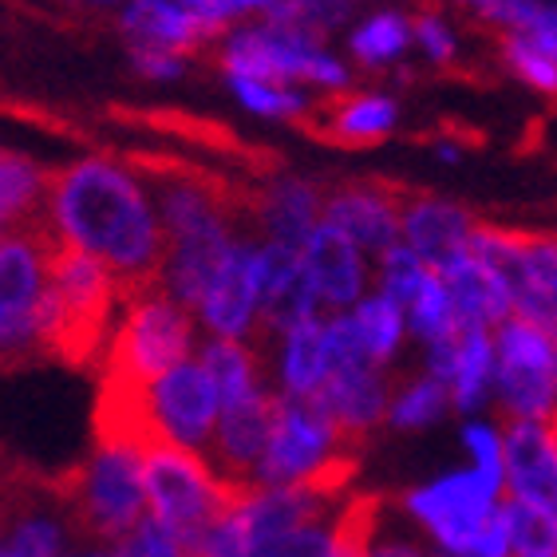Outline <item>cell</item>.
I'll return each instance as SVG.
<instances>
[{"label": "cell", "mask_w": 557, "mask_h": 557, "mask_svg": "<svg viewBox=\"0 0 557 557\" xmlns=\"http://www.w3.org/2000/svg\"><path fill=\"white\" fill-rule=\"evenodd\" d=\"M317 289H312V277L305 269L300 249L277 246V242H265L261 246V317L265 333H289L297 324L312 321L317 317Z\"/></svg>", "instance_id": "obj_15"}, {"label": "cell", "mask_w": 557, "mask_h": 557, "mask_svg": "<svg viewBox=\"0 0 557 557\" xmlns=\"http://www.w3.org/2000/svg\"><path fill=\"white\" fill-rule=\"evenodd\" d=\"M123 33L131 36V44H154V48L178 55L194 52L202 40L218 36L183 0H131L123 12Z\"/></svg>", "instance_id": "obj_22"}, {"label": "cell", "mask_w": 557, "mask_h": 557, "mask_svg": "<svg viewBox=\"0 0 557 557\" xmlns=\"http://www.w3.org/2000/svg\"><path fill=\"white\" fill-rule=\"evenodd\" d=\"M300 258L312 277V289L329 309H344V305H360L364 293V261H360V246L352 237L341 234L336 225L321 222L312 230V237L300 246Z\"/></svg>", "instance_id": "obj_17"}, {"label": "cell", "mask_w": 557, "mask_h": 557, "mask_svg": "<svg viewBox=\"0 0 557 557\" xmlns=\"http://www.w3.org/2000/svg\"><path fill=\"white\" fill-rule=\"evenodd\" d=\"M202 368L210 372L214 380L218 396H222V408L237 404V399H249L258 396L261 384H258V360L249 352L242 341H230V336H214V341L202 348Z\"/></svg>", "instance_id": "obj_25"}, {"label": "cell", "mask_w": 557, "mask_h": 557, "mask_svg": "<svg viewBox=\"0 0 557 557\" xmlns=\"http://www.w3.org/2000/svg\"><path fill=\"white\" fill-rule=\"evenodd\" d=\"M4 546L21 557H64V525L44 515H24L12 522Z\"/></svg>", "instance_id": "obj_38"}, {"label": "cell", "mask_w": 557, "mask_h": 557, "mask_svg": "<svg viewBox=\"0 0 557 557\" xmlns=\"http://www.w3.org/2000/svg\"><path fill=\"white\" fill-rule=\"evenodd\" d=\"M64 506L87 537L119 546L147 518L143 455L119 443H96V455L64 486Z\"/></svg>", "instance_id": "obj_6"}, {"label": "cell", "mask_w": 557, "mask_h": 557, "mask_svg": "<svg viewBox=\"0 0 557 557\" xmlns=\"http://www.w3.org/2000/svg\"><path fill=\"white\" fill-rule=\"evenodd\" d=\"M123 305V321L115 324V336L103 352L99 387L150 392L162 375L190 360L194 321L186 305H178L166 289H147Z\"/></svg>", "instance_id": "obj_3"}, {"label": "cell", "mask_w": 557, "mask_h": 557, "mask_svg": "<svg viewBox=\"0 0 557 557\" xmlns=\"http://www.w3.org/2000/svg\"><path fill=\"white\" fill-rule=\"evenodd\" d=\"M356 450L344 440L329 411L317 399L285 396L277 404V423H273V440L265 447V459L258 467V486H293L305 483L312 474L329 467L336 455Z\"/></svg>", "instance_id": "obj_9"}, {"label": "cell", "mask_w": 557, "mask_h": 557, "mask_svg": "<svg viewBox=\"0 0 557 557\" xmlns=\"http://www.w3.org/2000/svg\"><path fill=\"white\" fill-rule=\"evenodd\" d=\"M48 222L67 246L111 269L123 300L162 289L171 253L166 225L119 162L91 154L55 171L48 186Z\"/></svg>", "instance_id": "obj_1"}, {"label": "cell", "mask_w": 557, "mask_h": 557, "mask_svg": "<svg viewBox=\"0 0 557 557\" xmlns=\"http://www.w3.org/2000/svg\"><path fill=\"white\" fill-rule=\"evenodd\" d=\"M428 273H431V265L419 258L408 242L380 253V293L392 297L396 305H404V309L411 305V297L419 293V285H423Z\"/></svg>", "instance_id": "obj_34"}, {"label": "cell", "mask_w": 557, "mask_h": 557, "mask_svg": "<svg viewBox=\"0 0 557 557\" xmlns=\"http://www.w3.org/2000/svg\"><path fill=\"white\" fill-rule=\"evenodd\" d=\"M440 273H443V281H447L455 312H459V321L467 324V329H494V324L510 321L515 300H510L503 273L486 258H479L474 249L459 253V258L450 261V265H443Z\"/></svg>", "instance_id": "obj_19"}, {"label": "cell", "mask_w": 557, "mask_h": 557, "mask_svg": "<svg viewBox=\"0 0 557 557\" xmlns=\"http://www.w3.org/2000/svg\"><path fill=\"white\" fill-rule=\"evenodd\" d=\"M396 103L387 96H344L333 91L317 111H305V127L321 139L344 143V147H368L396 131Z\"/></svg>", "instance_id": "obj_21"}, {"label": "cell", "mask_w": 557, "mask_h": 557, "mask_svg": "<svg viewBox=\"0 0 557 557\" xmlns=\"http://www.w3.org/2000/svg\"><path fill=\"white\" fill-rule=\"evenodd\" d=\"M312 399L329 411V419L341 428V435L348 443H360L392 411V392H387V380L380 375V368H344V372H333Z\"/></svg>", "instance_id": "obj_18"}, {"label": "cell", "mask_w": 557, "mask_h": 557, "mask_svg": "<svg viewBox=\"0 0 557 557\" xmlns=\"http://www.w3.org/2000/svg\"><path fill=\"white\" fill-rule=\"evenodd\" d=\"M48 186L52 174H44L28 154L0 150V234L48 218Z\"/></svg>", "instance_id": "obj_23"}, {"label": "cell", "mask_w": 557, "mask_h": 557, "mask_svg": "<svg viewBox=\"0 0 557 557\" xmlns=\"http://www.w3.org/2000/svg\"><path fill=\"white\" fill-rule=\"evenodd\" d=\"M549 419H557V408H554V416H549Z\"/></svg>", "instance_id": "obj_51"}, {"label": "cell", "mask_w": 557, "mask_h": 557, "mask_svg": "<svg viewBox=\"0 0 557 557\" xmlns=\"http://www.w3.org/2000/svg\"><path fill=\"white\" fill-rule=\"evenodd\" d=\"M198 312H202L206 329L214 336L242 341L253 329V321L261 317V246L237 242L225 253Z\"/></svg>", "instance_id": "obj_14"}, {"label": "cell", "mask_w": 557, "mask_h": 557, "mask_svg": "<svg viewBox=\"0 0 557 557\" xmlns=\"http://www.w3.org/2000/svg\"><path fill=\"white\" fill-rule=\"evenodd\" d=\"M510 557H557V515L534 503L510 498Z\"/></svg>", "instance_id": "obj_31"}, {"label": "cell", "mask_w": 557, "mask_h": 557, "mask_svg": "<svg viewBox=\"0 0 557 557\" xmlns=\"http://www.w3.org/2000/svg\"><path fill=\"white\" fill-rule=\"evenodd\" d=\"M462 435H467V450L474 455V471H483L486 479H494V483L503 486L506 450H503V440H498V431L486 428V423H471Z\"/></svg>", "instance_id": "obj_39"}, {"label": "cell", "mask_w": 557, "mask_h": 557, "mask_svg": "<svg viewBox=\"0 0 557 557\" xmlns=\"http://www.w3.org/2000/svg\"><path fill=\"white\" fill-rule=\"evenodd\" d=\"M408 194H411L408 186H387V183L344 186V190L324 198V222L352 237L360 249L384 253V249L399 246Z\"/></svg>", "instance_id": "obj_13"}, {"label": "cell", "mask_w": 557, "mask_h": 557, "mask_svg": "<svg viewBox=\"0 0 557 557\" xmlns=\"http://www.w3.org/2000/svg\"><path fill=\"white\" fill-rule=\"evenodd\" d=\"M411 33H416V40L423 44V52H428L435 64H450V55H455V36L447 33V24H443L435 12H419L416 21H411Z\"/></svg>", "instance_id": "obj_41"}, {"label": "cell", "mask_w": 557, "mask_h": 557, "mask_svg": "<svg viewBox=\"0 0 557 557\" xmlns=\"http://www.w3.org/2000/svg\"><path fill=\"white\" fill-rule=\"evenodd\" d=\"M534 40H537V44H542V48H546V52H549V55H554V60H557V33H546V36H534Z\"/></svg>", "instance_id": "obj_46"}, {"label": "cell", "mask_w": 557, "mask_h": 557, "mask_svg": "<svg viewBox=\"0 0 557 557\" xmlns=\"http://www.w3.org/2000/svg\"><path fill=\"white\" fill-rule=\"evenodd\" d=\"M115 300H123V293H119L111 269L84 249L67 246L64 237H55L48 297H44L40 317L44 356L64 360L72 368L91 364L103 348Z\"/></svg>", "instance_id": "obj_2"}, {"label": "cell", "mask_w": 557, "mask_h": 557, "mask_svg": "<svg viewBox=\"0 0 557 557\" xmlns=\"http://www.w3.org/2000/svg\"><path fill=\"white\" fill-rule=\"evenodd\" d=\"M111 557H139V554H135V549H131L127 542H119V546L111 549Z\"/></svg>", "instance_id": "obj_47"}, {"label": "cell", "mask_w": 557, "mask_h": 557, "mask_svg": "<svg viewBox=\"0 0 557 557\" xmlns=\"http://www.w3.org/2000/svg\"><path fill=\"white\" fill-rule=\"evenodd\" d=\"M246 214L265 230L269 242L300 249L312 237V230L324 222V198L309 183H273L265 190L249 194Z\"/></svg>", "instance_id": "obj_20"}, {"label": "cell", "mask_w": 557, "mask_h": 557, "mask_svg": "<svg viewBox=\"0 0 557 557\" xmlns=\"http://www.w3.org/2000/svg\"><path fill=\"white\" fill-rule=\"evenodd\" d=\"M368 557H435V549L419 546L411 537H384V542H380V534H375V546Z\"/></svg>", "instance_id": "obj_43"}, {"label": "cell", "mask_w": 557, "mask_h": 557, "mask_svg": "<svg viewBox=\"0 0 557 557\" xmlns=\"http://www.w3.org/2000/svg\"><path fill=\"white\" fill-rule=\"evenodd\" d=\"M218 416H222V396L202 360H186L150 387V419L162 443H178L190 450L206 447L214 440Z\"/></svg>", "instance_id": "obj_11"}, {"label": "cell", "mask_w": 557, "mask_h": 557, "mask_svg": "<svg viewBox=\"0 0 557 557\" xmlns=\"http://www.w3.org/2000/svg\"><path fill=\"white\" fill-rule=\"evenodd\" d=\"M143 483H147V515L183 537L186 554L249 491L222 479L214 462L178 443H154L143 455Z\"/></svg>", "instance_id": "obj_4"}, {"label": "cell", "mask_w": 557, "mask_h": 557, "mask_svg": "<svg viewBox=\"0 0 557 557\" xmlns=\"http://www.w3.org/2000/svg\"><path fill=\"white\" fill-rule=\"evenodd\" d=\"M222 4V12H225V21H234V16H242V12H253V9H273L277 0H218Z\"/></svg>", "instance_id": "obj_45"}, {"label": "cell", "mask_w": 557, "mask_h": 557, "mask_svg": "<svg viewBox=\"0 0 557 557\" xmlns=\"http://www.w3.org/2000/svg\"><path fill=\"white\" fill-rule=\"evenodd\" d=\"M483 16L506 33H522V36H546L557 33V4L546 0H491L483 9Z\"/></svg>", "instance_id": "obj_35"}, {"label": "cell", "mask_w": 557, "mask_h": 557, "mask_svg": "<svg viewBox=\"0 0 557 557\" xmlns=\"http://www.w3.org/2000/svg\"><path fill=\"white\" fill-rule=\"evenodd\" d=\"M344 16H348V0H277L265 12V24L321 44V36L333 33Z\"/></svg>", "instance_id": "obj_30"}, {"label": "cell", "mask_w": 557, "mask_h": 557, "mask_svg": "<svg viewBox=\"0 0 557 557\" xmlns=\"http://www.w3.org/2000/svg\"><path fill=\"white\" fill-rule=\"evenodd\" d=\"M277 396L258 392L249 399H237L222 408L210 440V462L222 479L237 486H258V467L265 459V447L273 440V423H277Z\"/></svg>", "instance_id": "obj_12"}, {"label": "cell", "mask_w": 557, "mask_h": 557, "mask_svg": "<svg viewBox=\"0 0 557 557\" xmlns=\"http://www.w3.org/2000/svg\"><path fill=\"white\" fill-rule=\"evenodd\" d=\"M186 9L194 12V16H198V21H206L210 24V28H214V33H222L225 24V12H222V4H218V0H183Z\"/></svg>", "instance_id": "obj_44"}, {"label": "cell", "mask_w": 557, "mask_h": 557, "mask_svg": "<svg viewBox=\"0 0 557 557\" xmlns=\"http://www.w3.org/2000/svg\"><path fill=\"white\" fill-rule=\"evenodd\" d=\"M474 218L455 202L428 198V194H408L404 202V242L416 249L431 269H443L471 249Z\"/></svg>", "instance_id": "obj_16"}, {"label": "cell", "mask_w": 557, "mask_h": 557, "mask_svg": "<svg viewBox=\"0 0 557 557\" xmlns=\"http://www.w3.org/2000/svg\"><path fill=\"white\" fill-rule=\"evenodd\" d=\"M408 317H411V329L428 344L467 329V324L459 321V312H455V300H450V289L440 269H431L428 277H423V285H419V293L408 305Z\"/></svg>", "instance_id": "obj_27"}, {"label": "cell", "mask_w": 557, "mask_h": 557, "mask_svg": "<svg viewBox=\"0 0 557 557\" xmlns=\"http://www.w3.org/2000/svg\"><path fill=\"white\" fill-rule=\"evenodd\" d=\"M494 368H498V348H494L486 329H462L459 344V364H455V380H450V396L455 408L474 411L491 392Z\"/></svg>", "instance_id": "obj_26"}, {"label": "cell", "mask_w": 557, "mask_h": 557, "mask_svg": "<svg viewBox=\"0 0 557 557\" xmlns=\"http://www.w3.org/2000/svg\"><path fill=\"white\" fill-rule=\"evenodd\" d=\"M333 364H329V329L317 317L285 333V348H281V384L285 396L312 399L324 387Z\"/></svg>", "instance_id": "obj_24"}, {"label": "cell", "mask_w": 557, "mask_h": 557, "mask_svg": "<svg viewBox=\"0 0 557 557\" xmlns=\"http://www.w3.org/2000/svg\"><path fill=\"white\" fill-rule=\"evenodd\" d=\"M435 557H471V554H443V549H435Z\"/></svg>", "instance_id": "obj_49"}, {"label": "cell", "mask_w": 557, "mask_h": 557, "mask_svg": "<svg viewBox=\"0 0 557 557\" xmlns=\"http://www.w3.org/2000/svg\"><path fill=\"white\" fill-rule=\"evenodd\" d=\"M411 36H416L411 33V21H404L399 12H380V16L364 21L352 33V52L364 64H387V60H396L408 48Z\"/></svg>", "instance_id": "obj_32"}, {"label": "cell", "mask_w": 557, "mask_h": 557, "mask_svg": "<svg viewBox=\"0 0 557 557\" xmlns=\"http://www.w3.org/2000/svg\"><path fill=\"white\" fill-rule=\"evenodd\" d=\"M225 75H246V79H265V84H312V87H336L348 84L341 60L321 52L317 40H305L297 33H285L277 24H258L246 33L230 36L222 52Z\"/></svg>", "instance_id": "obj_7"}, {"label": "cell", "mask_w": 557, "mask_h": 557, "mask_svg": "<svg viewBox=\"0 0 557 557\" xmlns=\"http://www.w3.org/2000/svg\"><path fill=\"white\" fill-rule=\"evenodd\" d=\"M462 4H474V9H486V4H491V0H462Z\"/></svg>", "instance_id": "obj_48"}, {"label": "cell", "mask_w": 557, "mask_h": 557, "mask_svg": "<svg viewBox=\"0 0 557 557\" xmlns=\"http://www.w3.org/2000/svg\"><path fill=\"white\" fill-rule=\"evenodd\" d=\"M230 87L249 111H258L265 119H300L305 115V99L300 91H289L285 84H265V79H246V75H230Z\"/></svg>", "instance_id": "obj_36"}, {"label": "cell", "mask_w": 557, "mask_h": 557, "mask_svg": "<svg viewBox=\"0 0 557 557\" xmlns=\"http://www.w3.org/2000/svg\"><path fill=\"white\" fill-rule=\"evenodd\" d=\"M336 510H341V506H336ZM333 518L312 522V525H300V530H293V534L273 537V542L258 546L249 557H333V546H336Z\"/></svg>", "instance_id": "obj_37"}, {"label": "cell", "mask_w": 557, "mask_h": 557, "mask_svg": "<svg viewBox=\"0 0 557 557\" xmlns=\"http://www.w3.org/2000/svg\"><path fill=\"white\" fill-rule=\"evenodd\" d=\"M503 60L510 64V72L530 84L542 96H557V60L534 40V36L522 33H506L503 36Z\"/></svg>", "instance_id": "obj_33"}, {"label": "cell", "mask_w": 557, "mask_h": 557, "mask_svg": "<svg viewBox=\"0 0 557 557\" xmlns=\"http://www.w3.org/2000/svg\"><path fill=\"white\" fill-rule=\"evenodd\" d=\"M55 230L48 218L0 234V368L40 360V317L52 273Z\"/></svg>", "instance_id": "obj_5"}, {"label": "cell", "mask_w": 557, "mask_h": 557, "mask_svg": "<svg viewBox=\"0 0 557 557\" xmlns=\"http://www.w3.org/2000/svg\"><path fill=\"white\" fill-rule=\"evenodd\" d=\"M518 237H522L525 258H530L534 273L542 277V285L557 297V234H546V230H518Z\"/></svg>", "instance_id": "obj_40"}, {"label": "cell", "mask_w": 557, "mask_h": 557, "mask_svg": "<svg viewBox=\"0 0 557 557\" xmlns=\"http://www.w3.org/2000/svg\"><path fill=\"white\" fill-rule=\"evenodd\" d=\"M131 60L143 75L150 79H171V75L183 72V55L166 52V48H154V44H131Z\"/></svg>", "instance_id": "obj_42"}, {"label": "cell", "mask_w": 557, "mask_h": 557, "mask_svg": "<svg viewBox=\"0 0 557 557\" xmlns=\"http://www.w3.org/2000/svg\"><path fill=\"white\" fill-rule=\"evenodd\" d=\"M450 399L455 396H450L447 380H440V375H419V380L404 384L396 396H392L387 419H392V428H399V431L428 428V423H435L440 416H447Z\"/></svg>", "instance_id": "obj_28"}, {"label": "cell", "mask_w": 557, "mask_h": 557, "mask_svg": "<svg viewBox=\"0 0 557 557\" xmlns=\"http://www.w3.org/2000/svg\"><path fill=\"white\" fill-rule=\"evenodd\" d=\"M352 321L360 329V336H364L375 364H387L396 356L399 341H404V305H396L384 293H375V297H364L356 305Z\"/></svg>", "instance_id": "obj_29"}, {"label": "cell", "mask_w": 557, "mask_h": 557, "mask_svg": "<svg viewBox=\"0 0 557 557\" xmlns=\"http://www.w3.org/2000/svg\"><path fill=\"white\" fill-rule=\"evenodd\" d=\"M498 396L506 416L518 419H549L557 408V336L542 324L510 317L498 324Z\"/></svg>", "instance_id": "obj_8"}, {"label": "cell", "mask_w": 557, "mask_h": 557, "mask_svg": "<svg viewBox=\"0 0 557 557\" xmlns=\"http://www.w3.org/2000/svg\"><path fill=\"white\" fill-rule=\"evenodd\" d=\"M72 557H111V554H72Z\"/></svg>", "instance_id": "obj_50"}, {"label": "cell", "mask_w": 557, "mask_h": 557, "mask_svg": "<svg viewBox=\"0 0 557 557\" xmlns=\"http://www.w3.org/2000/svg\"><path fill=\"white\" fill-rule=\"evenodd\" d=\"M498 491L503 486L486 479L483 471L447 474L440 483L411 491L408 510L431 534L435 549H443V554H471L486 518L498 506Z\"/></svg>", "instance_id": "obj_10"}]
</instances>
